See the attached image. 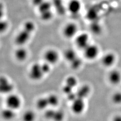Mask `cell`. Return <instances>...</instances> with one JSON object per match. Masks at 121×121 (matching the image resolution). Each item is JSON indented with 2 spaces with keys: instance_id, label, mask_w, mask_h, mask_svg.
Here are the masks:
<instances>
[{
  "instance_id": "17",
  "label": "cell",
  "mask_w": 121,
  "mask_h": 121,
  "mask_svg": "<svg viewBox=\"0 0 121 121\" xmlns=\"http://www.w3.org/2000/svg\"><path fill=\"white\" fill-rule=\"evenodd\" d=\"M77 53L75 50L72 48L66 49L64 52V57L65 60L69 63L78 57Z\"/></svg>"
},
{
  "instance_id": "30",
  "label": "cell",
  "mask_w": 121,
  "mask_h": 121,
  "mask_svg": "<svg viewBox=\"0 0 121 121\" xmlns=\"http://www.w3.org/2000/svg\"><path fill=\"white\" fill-rule=\"evenodd\" d=\"M61 90H62L63 93L65 95H68L71 92H72V91H73L74 89L72 88V87H70L69 86L65 84H64V85L62 87Z\"/></svg>"
},
{
  "instance_id": "11",
  "label": "cell",
  "mask_w": 121,
  "mask_h": 121,
  "mask_svg": "<svg viewBox=\"0 0 121 121\" xmlns=\"http://www.w3.org/2000/svg\"><path fill=\"white\" fill-rule=\"evenodd\" d=\"M66 7L69 13L72 15H76L80 12L82 4L79 0H69Z\"/></svg>"
},
{
  "instance_id": "15",
  "label": "cell",
  "mask_w": 121,
  "mask_h": 121,
  "mask_svg": "<svg viewBox=\"0 0 121 121\" xmlns=\"http://www.w3.org/2000/svg\"><path fill=\"white\" fill-rule=\"evenodd\" d=\"M52 3L53 8L60 15H64L67 11V7H65L63 0H52Z\"/></svg>"
},
{
  "instance_id": "9",
  "label": "cell",
  "mask_w": 121,
  "mask_h": 121,
  "mask_svg": "<svg viewBox=\"0 0 121 121\" xmlns=\"http://www.w3.org/2000/svg\"><path fill=\"white\" fill-rule=\"evenodd\" d=\"M14 85L9 79L5 76H1L0 78V92L7 95L13 93Z\"/></svg>"
},
{
  "instance_id": "5",
  "label": "cell",
  "mask_w": 121,
  "mask_h": 121,
  "mask_svg": "<svg viewBox=\"0 0 121 121\" xmlns=\"http://www.w3.org/2000/svg\"><path fill=\"white\" fill-rule=\"evenodd\" d=\"M43 58L44 61L50 65H55L59 60V53L55 49L48 48L43 53Z\"/></svg>"
},
{
  "instance_id": "21",
  "label": "cell",
  "mask_w": 121,
  "mask_h": 121,
  "mask_svg": "<svg viewBox=\"0 0 121 121\" xmlns=\"http://www.w3.org/2000/svg\"><path fill=\"white\" fill-rule=\"evenodd\" d=\"M49 108H55L59 104V99L57 95L54 94H50L47 96Z\"/></svg>"
},
{
  "instance_id": "23",
  "label": "cell",
  "mask_w": 121,
  "mask_h": 121,
  "mask_svg": "<svg viewBox=\"0 0 121 121\" xmlns=\"http://www.w3.org/2000/svg\"><path fill=\"white\" fill-rule=\"evenodd\" d=\"M65 84L73 89L76 88L78 86V79L74 76L70 75L65 79Z\"/></svg>"
},
{
  "instance_id": "32",
  "label": "cell",
  "mask_w": 121,
  "mask_h": 121,
  "mask_svg": "<svg viewBox=\"0 0 121 121\" xmlns=\"http://www.w3.org/2000/svg\"><path fill=\"white\" fill-rule=\"evenodd\" d=\"M8 27V23L4 20H1L0 24V30L1 32H4L7 29Z\"/></svg>"
},
{
  "instance_id": "14",
  "label": "cell",
  "mask_w": 121,
  "mask_h": 121,
  "mask_svg": "<svg viewBox=\"0 0 121 121\" xmlns=\"http://www.w3.org/2000/svg\"><path fill=\"white\" fill-rule=\"evenodd\" d=\"M91 88L88 84H83L78 87L75 90L77 97L85 99L90 95Z\"/></svg>"
},
{
  "instance_id": "13",
  "label": "cell",
  "mask_w": 121,
  "mask_h": 121,
  "mask_svg": "<svg viewBox=\"0 0 121 121\" xmlns=\"http://www.w3.org/2000/svg\"><path fill=\"white\" fill-rule=\"evenodd\" d=\"M28 55V52L24 46H18L14 52V56L15 59L20 62L25 61L27 59Z\"/></svg>"
},
{
  "instance_id": "31",
  "label": "cell",
  "mask_w": 121,
  "mask_h": 121,
  "mask_svg": "<svg viewBox=\"0 0 121 121\" xmlns=\"http://www.w3.org/2000/svg\"><path fill=\"white\" fill-rule=\"evenodd\" d=\"M67 99L68 100L69 102H70L71 103L73 102L75 99H76L77 98V96L76 94L75 91H73L70 93L68 95H66Z\"/></svg>"
},
{
  "instance_id": "7",
  "label": "cell",
  "mask_w": 121,
  "mask_h": 121,
  "mask_svg": "<svg viewBox=\"0 0 121 121\" xmlns=\"http://www.w3.org/2000/svg\"><path fill=\"white\" fill-rule=\"evenodd\" d=\"M74 39L75 46L82 51L90 43V35L86 32L78 34Z\"/></svg>"
},
{
  "instance_id": "33",
  "label": "cell",
  "mask_w": 121,
  "mask_h": 121,
  "mask_svg": "<svg viewBox=\"0 0 121 121\" xmlns=\"http://www.w3.org/2000/svg\"><path fill=\"white\" fill-rule=\"evenodd\" d=\"M44 1V0H31V3L34 6L37 8Z\"/></svg>"
},
{
  "instance_id": "20",
  "label": "cell",
  "mask_w": 121,
  "mask_h": 121,
  "mask_svg": "<svg viewBox=\"0 0 121 121\" xmlns=\"http://www.w3.org/2000/svg\"><path fill=\"white\" fill-rule=\"evenodd\" d=\"M91 32L96 35H100L103 31V28L101 24L97 21H92L90 26Z\"/></svg>"
},
{
  "instance_id": "27",
  "label": "cell",
  "mask_w": 121,
  "mask_h": 121,
  "mask_svg": "<svg viewBox=\"0 0 121 121\" xmlns=\"http://www.w3.org/2000/svg\"><path fill=\"white\" fill-rule=\"evenodd\" d=\"M65 118V113L60 109H56L53 118V121H63Z\"/></svg>"
},
{
  "instance_id": "28",
  "label": "cell",
  "mask_w": 121,
  "mask_h": 121,
  "mask_svg": "<svg viewBox=\"0 0 121 121\" xmlns=\"http://www.w3.org/2000/svg\"><path fill=\"white\" fill-rule=\"evenodd\" d=\"M54 108H48L45 110H44V116L47 120L52 121L56 110V109H55Z\"/></svg>"
},
{
  "instance_id": "12",
  "label": "cell",
  "mask_w": 121,
  "mask_h": 121,
  "mask_svg": "<svg viewBox=\"0 0 121 121\" xmlns=\"http://www.w3.org/2000/svg\"><path fill=\"white\" fill-rule=\"evenodd\" d=\"M107 78L111 85H118L121 82V72L118 69H112L109 72Z\"/></svg>"
},
{
  "instance_id": "3",
  "label": "cell",
  "mask_w": 121,
  "mask_h": 121,
  "mask_svg": "<svg viewBox=\"0 0 121 121\" xmlns=\"http://www.w3.org/2000/svg\"><path fill=\"white\" fill-rule=\"evenodd\" d=\"M82 51L83 56L86 60H95L99 55V48L97 45L90 43Z\"/></svg>"
},
{
  "instance_id": "2",
  "label": "cell",
  "mask_w": 121,
  "mask_h": 121,
  "mask_svg": "<svg viewBox=\"0 0 121 121\" xmlns=\"http://www.w3.org/2000/svg\"><path fill=\"white\" fill-rule=\"evenodd\" d=\"M5 104L6 107L16 111L22 106V99L17 94L11 93L7 96Z\"/></svg>"
},
{
  "instance_id": "16",
  "label": "cell",
  "mask_w": 121,
  "mask_h": 121,
  "mask_svg": "<svg viewBox=\"0 0 121 121\" xmlns=\"http://www.w3.org/2000/svg\"><path fill=\"white\" fill-rule=\"evenodd\" d=\"M1 115L4 120L10 121L16 116V111L6 107L2 110Z\"/></svg>"
},
{
  "instance_id": "25",
  "label": "cell",
  "mask_w": 121,
  "mask_h": 121,
  "mask_svg": "<svg viewBox=\"0 0 121 121\" xmlns=\"http://www.w3.org/2000/svg\"><path fill=\"white\" fill-rule=\"evenodd\" d=\"M22 28L29 30L33 33L36 29V25L35 22L31 20H27L25 22L22 26Z\"/></svg>"
},
{
  "instance_id": "29",
  "label": "cell",
  "mask_w": 121,
  "mask_h": 121,
  "mask_svg": "<svg viewBox=\"0 0 121 121\" xmlns=\"http://www.w3.org/2000/svg\"><path fill=\"white\" fill-rule=\"evenodd\" d=\"M41 65L42 70L45 75L50 73L52 69V65L45 61H44L42 63H41Z\"/></svg>"
},
{
  "instance_id": "26",
  "label": "cell",
  "mask_w": 121,
  "mask_h": 121,
  "mask_svg": "<svg viewBox=\"0 0 121 121\" xmlns=\"http://www.w3.org/2000/svg\"><path fill=\"white\" fill-rule=\"evenodd\" d=\"M111 101L116 105L121 104V91H117L114 92L111 95Z\"/></svg>"
},
{
  "instance_id": "10",
  "label": "cell",
  "mask_w": 121,
  "mask_h": 121,
  "mask_svg": "<svg viewBox=\"0 0 121 121\" xmlns=\"http://www.w3.org/2000/svg\"><path fill=\"white\" fill-rule=\"evenodd\" d=\"M117 60L116 54L112 52H108L105 53L102 56L101 63L102 65L106 68L112 67L114 65Z\"/></svg>"
},
{
  "instance_id": "18",
  "label": "cell",
  "mask_w": 121,
  "mask_h": 121,
  "mask_svg": "<svg viewBox=\"0 0 121 121\" xmlns=\"http://www.w3.org/2000/svg\"><path fill=\"white\" fill-rule=\"evenodd\" d=\"M52 2L44 0L43 2L37 7V9L39 14H40L52 11Z\"/></svg>"
},
{
  "instance_id": "24",
  "label": "cell",
  "mask_w": 121,
  "mask_h": 121,
  "mask_svg": "<svg viewBox=\"0 0 121 121\" xmlns=\"http://www.w3.org/2000/svg\"><path fill=\"white\" fill-rule=\"evenodd\" d=\"M71 68L73 70L79 69L82 65V60L81 58L78 56L69 63Z\"/></svg>"
},
{
  "instance_id": "1",
  "label": "cell",
  "mask_w": 121,
  "mask_h": 121,
  "mask_svg": "<svg viewBox=\"0 0 121 121\" xmlns=\"http://www.w3.org/2000/svg\"><path fill=\"white\" fill-rule=\"evenodd\" d=\"M78 27L77 24L74 22H69L65 24L62 30V34L66 39L74 38L78 34Z\"/></svg>"
},
{
  "instance_id": "8",
  "label": "cell",
  "mask_w": 121,
  "mask_h": 121,
  "mask_svg": "<svg viewBox=\"0 0 121 121\" xmlns=\"http://www.w3.org/2000/svg\"><path fill=\"white\" fill-rule=\"evenodd\" d=\"M86 104L85 99L77 98L71 104V110L73 114L79 115L82 114L85 110Z\"/></svg>"
},
{
  "instance_id": "22",
  "label": "cell",
  "mask_w": 121,
  "mask_h": 121,
  "mask_svg": "<svg viewBox=\"0 0 121 121\" xmlns=\"http://www.w3.org/2000/svg\"><path fill=\"white\" fill-rule=\"evenodd\" d=\"M22 121H35L36 114L31 110H27L23 113L22 117Z\"/></svg>"
},
{
  "instance_id": "19",
  "label": "cell",
  "mask_w": 121,
  "mask_h": 121,
  "mask_svg": "<svg viewBox=\"0 0 121 121\" xmlns=\"http://www.w3.org/2000/svg\"><path fill=\"white\" fill-rule=\"evenodd\" d=\"M36 107L40 110H45L49 108L47 96L38 98L36 102Z\"/></svg>"
},
{
  "instance_id": "6",
  "label": "cell",
  "mask_w": 121,
  "mask_h": 121,
  "mask_svg": "<svg viewBox=\"0 0 121 121\" xmlns=\"http://www.w3.org/2000/svg\"><path fill=\"white\" fill-rule=\"evenodd\" d=\"M33 33L29 30L22 28L20 30L14 38V42L18 46H23L30 40L31 35Z\"/></svg>"
},
{
  "instance_id": "4",
  "label": "cell",
  "mask_w": 121,
  "mask_h": 121,
  "mask_svg": "<svg viewBox=\"0 0 121 121\" xmlns=\"http://www.w3.org/2000/svg\"><path fill=\"white\" fill-rule=\"evenodd\" d=\"M44 76L40 63H35L32 65L29 71V77L31 80L34 81H39Z\"/></svg>"
},
{
  "instance_id": "34",
  "label": "cell",
  "mask_w": 121,
  "mask_h": 121,
  "mask_svg": "<svg viewBox=\"0 0 121 121\" xmlns=\"http://www.w3.org/2000/svg\"><path fill=\"white\" fill-rule=\"evenodd\" d=\"M112 121H121V115H116L112 117Z\"/></svg>"
}]
</instances>
